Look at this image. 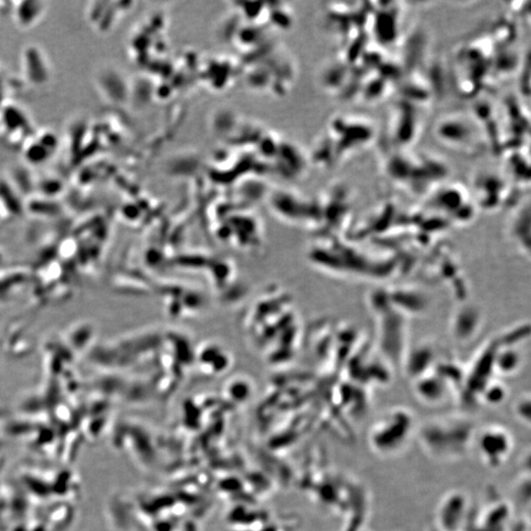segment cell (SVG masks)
<instances>
[{"mask_svg": "<svg viewBox=\"0 0 531 531\" xmlns=\"http://www.w3.org/2000/svg\"><path fill=\"white\" fill-rule=\"evenodd\" d=\"M415 432V421L406 411H391L374 423L369 445L381 457H395L405 451Z\"/></svg>", "mask_w": 531, "mask_h": 531, "instance_id": "6da1fadb", "label": "cell"}, {"mask_svg": "<svg viewBox=\"0 0 531 531\" xmlns=\"http://www.w3.org/2000/svg\"><path fill=\"white\" fill-rule=\"evenodd\" d=\"M476 452L489 469H499L506 464L513 451V442L508 429L497 425L483 428L476 434Z\"/></svg>", "mask_w": 531, "mask_h": 531, "instance_id": "7a4b0ae2", "label": "cell"}, {"mask_svg": "<svg viewBox=\"0 0 531 531\" xmlns=\"http://www.w3.org/2000/svg\"><path fill=\"white\" fill-rule=\"evenodd\" d=\"M530 396H523L520 400L518 401L516 403V415L518 417L521 418L526 424H530Z\"/></svg>", "mask_w": 531, "mask_h": 531, "instance_id": "3957f363", "label": "cell"}]
</instances>
